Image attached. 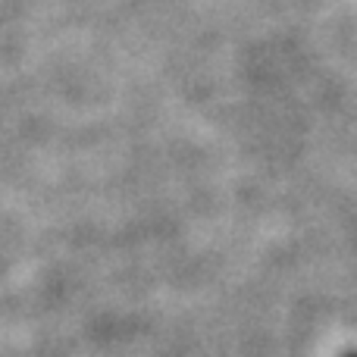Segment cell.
<instances>
[{"instance_id": "1", "label": "cell", "mask_w": 357, "mask_h": 357, "mask_svg": "<svg viewBox=\"0 0 357 357\" xmlns=\"http://www.w3.org/2000/svg\"><path fill=\"white\" fill-rule=\"evenodd\" d=\"M348 357H357V354H348Z\"/></svg>"}]
</instances>
